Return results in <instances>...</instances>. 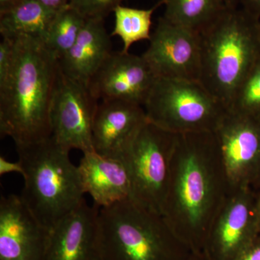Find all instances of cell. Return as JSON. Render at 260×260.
Segmentation results:
<instances>
[{"mask_svg":"<svg viewBox=\"0 0 260 260\" xmlns=\"http://www.w3.org/2000/svg\"><path fill=\"white\" fill-rule=\"evenodd\" d=\"M231 191L215 133L178 135L162 216L193 252H203L210 228Z\"/></svg>","mask_w":260,"mask_h":260,"instance_id":"cell-1","label":"cell"},{"mask_svg":"<svg viewBox=\"0 0 260 260\" xmlns=\"http://www.w3.org/2000/svg\"><path fill=\"white\" fill-rule=\"evenodd\" d=\"M14 40V64L9 78L0 85V134L15 147L51 136L50 111L59 60L40 39Z\"/></svg>","mask_w":260,"mask_h":260,"instance_id":"cell-2","label":"cell"},{"mask_svg":"<svg viewBox=\"0 0 260 260\" xmlns=\"http://www.w3.org/2000/svg\"><path fill=\"white\" fill-rule=\"evenodd\" d=\"M99 260H185L192 251L165 218L133 198L99 208Z\"/></svg>","mask_w":260,"mask_h":260,"instance_id":"cell-3","label":"cell"},{"mask_svg":"<svg viewBox=\"0 0 260 260\" xmlns=\"http://www.w3.org/2000/svg\"><path fill=\"white\" fill-rule=\"evenodd\" d=\"M202 85L229 107L260 56V19L242 7L227 8L200 34Z\"/></svg>","mask_w":260,"mask_h":260,"instance_id":"cell-4","label":"cell"},{"mask_svg":"<svg viewBox=\"0 0 260 260\" xmlns=\"http://www.w3.org/2000/svg\"><path fill=\"white\" fill-rule=\"evenodd\" d=\"M16 150L25 169L20 198L51 230L85 201L78 168L51 136Z\"/></svg>","mask_w":260,"mask_h":260,"instance_id":"cell-5","label":"cell"},{"mask_svg":"<svg viewBox=\"0 0 260 260\" xmlns=\"http://www.w3.org/2000/svg\"><path fill=\"white\" fill-rule=\"evenodd\" d=\"M144 108L148 121L177 135L214 133L227 112L198 80L157 78Z\"/></svg>","mask_w":260,"mask_h":260,"instance_id":"cell-6","label":"cell"},{"mask_svg":"<svg viewBox=\"0 0 260 260\" xmlns=\"http://www.w3.org/2000/svg\"><path fill=\"white\" fill-rule=\"evenodd\" d=\"M177 135L148 120L122 156L131 181L130 198L162 215Z\"/></svg>","mask_w":260,"mask_h":260,"instance_id":"cell-7","label":"cell"},{"mask_svg":"<svg viewBox=\"0 0 260 260\" xmlns=\"http://www.w3.org/2000/svg\"><path fill=\"white\" fill-rule=\"evenodd\" d=\"M98 104L88 87L65 75L59 66L50 111L51 137L58 145L68 151H94L93 125Z\"/></svg>","mask_w":260,"mask_h":260,"instance_id":"cell-8","label":"cell"},{"mask_svg":"<svg viewBox=\"0 0 260 260\" xmlns=\"http://www.w3.org/2000/svg\"><path fill=\"white\" fill-rule=\"evenodd\" d=\"M259 235L255 191L232 190L210 228L203 252L209 260H236Z\"/></svg>","mask_w":260,"mask_h":260,"instance_id":"cell-9","label":"cell"},{"mask_svg":"<svg viewBox=\"0 0 260 260\" xmlns=\"http://www.w3.org/2000/svg\"><path fill=\"white\" fill-rule=\"evenodd\" d=\"M214 133L232 190L251 187L260 172V120L228 109Z\"/></svg>","mask_w":260,"mask_h":260,"instance_id":"cell-10","label":"cell"},{"mask_svg":"<svg viewBox=\"0 0 260 260\" xmlns=\"http://www.w3.org/2000/svg\"><path fill=\"white\" fill-rule=\"evenodd\" d=\"M143 57L157 78L200 80L201 44L198 32L164 17L152 32Z\"/></svg>","mask_w":260,"mask_h":260,"instance_id":"cell-11","label":"cell"},{"mask_svg":"<svg viewBox=\"0 0 260 260\" xmlns=\"http://www.w3.org/2000/svg\"><path fill=\"white\" fill-rule=\"evenodd\" d=\"M157 76L143 56L112 52L88 84L98 101L119 100L144 107Z\"/></svg>","mask_w":260,"mask_h":260,"instance_id":"cell-12","label":"cell"},{"mask_svg":"<svg viewBox=\"0 0 260 260\" xmlns=\"http://www.w3.org/2000/svg\"><path fill=\"white\" fill-rule=\"evenodd\" d=\"M49 237L20 195L1 197L0 260H44Z\"/></svg>","mask_w":260,"mask_h":260,"instance_id":"cell-13","label":"cell"},{"mask_svg":"<svg viewBox=\"0 0 260 260\" xmlns=\"http://www.w3.org/2000/svg\"><path fill=\"white\" fill-rule=\"evenodd\" d=\"M147 121L143 106L124 101H101L93 121L94 151L122 159L126 148Z\"/></svg>","mask_w":260,"mask_h":260,"instance_id":"cell-14","label":"cell"},{"mask_svg":"<svg viewBox=\"0 0 260 260\" xmlns=\"http://www.w3.org/2000/svg\"><path fill=\"white\" fill-rule=\"evenodd\" d=\"M99 208L84 202L50 230L44 260H99L97 220Z\"/></svg>","mask_w":260,"mask_h":260,"instance_id":"cell-15","label":"cell"},{"mask_svg":"<svg viewBox=\"0 0 260 260\" xmlns=\"http://www.w3.org/2000/svg\"><path fill=\"white\" fill-rule=\"evenodd\" d=\"M78 168L84 192L90 195L99 208L131 197V181L123 159L86 152Z\"/></svg>","mask_w":260,"mask_h":260,"instance_id":"cell-16","label":"cell"},{"mask_svg":"<svg viewBox=\"0 0 260 260\" xmlns=\"http://www.w3.org/2000/svg\"><path fill=\"white\" fill-rule=\"evenodd\" d=\"M112 52L104 19H86L74 45L59 61V66L65 75L88 87Z\"/></svg>","mask_w":260,"mask_h":260,"instance_id":"cell-17","label":"cell"},{"mask_svg":"<svg viewBox=\"0 0 260 260\" xmlns=\"http://www.w3.org/2000/svg\"><path fill=\"white\" fill-rule=\"evenodd\" d=\"M56 13L37 0H19L0 8V34L7 39L30 37L44 42Z\"/></svg>","mask_w":260,"mask_h":260,"instance_id":"cell-18","label":"cell"},{"mask_svg":"<svg viewBox=\"0 0 260 260\" xmlns=\"http://www.w3.org/2000/svg\"><path fill=\"white\" fill-rule=\"evenodd\" d=\"M164 18L202 34L227 9L223 0H164Z\"/></svg>","mask_w":260,"mask_h":260,"instance_id":"cell-19","label":"cell"},{"mask_svg":"<svg viewBox=\"0 0 260 260\" xmlns=\"http://www.w3.org/2000/svg\"><path fill=\"white\" fill-rule=\"evenodd\" d=\"M164 4L160 0L150 9H137L127 7H116L114 10L115 24L112 32V37L120 38L123 43V52H129L135 43L150 41L151 38L152 15L155 10Z\"/></svg>","mask_w":260,"mask_h":260,"instance_id":"cell-20","label":"cell"},{"mask_svg":"<svg viewBox=\"0 0 260 260\" xmlns=\"http://www.w3.org/2000/svg\"><path fill=\"white\" fill-rule=\"evenodd\" d=\"M86 19L70 5L56 13L44 43L58 60L74 45Z\"/></svg>","mask_w":260,"mask_h":260,"instance_id":"cell-21","label":"cell"},{"mask_svg":"<svg viewBox=\"0 0 260 260\" xmlns=\"http://www.w3.org/2000/svg\"><path fill=\"white\" fill-rule=\"evenodd\" d=\"M228 109L260 120V56L237 88Z\"/></svg>","mask_w":260,"mask_h":260,"instance_id":"cell-22","label":"cell"},{"mask_svg":"<svg viewBox=\"0 0 260 260\" xmlns=\"http://www.w3.org/2000/svg\"><path fill=\"white\" fill-rule=\"evenodd\" d=\"M124 0H70V5L85 19H104Z\"/></svg>","mask_w":260,"mask_h":260,"instance_id":"cell-23","label":"cell"},{"mask_svg":"<svg viewBox=\"0 0 260 260\" xmlns=\"http://www.w3.org/2000/svg\"><path fill=\"white\" fill-rule=\"evenodd\" d=\"M14 64V40L3 38L0 43V85L9 78Z\"/></svg>","mask_w":260,"mask_h":260,"instance_id":"cell-24","label":"cell"},{"mask_svg":"<svg viewBox=\"0 0 260 260\" xmlns=\"http://www.w3.org/2000/svg\"><path fill=\"white\" fill-rule=\"evenodd\" d=\"M10 173H18L24 177L25 169L21 161L11 162L6 160L3 155L0 156V175L10 174Z\"/></svg>","mask_w":260,"mask_h":260,"instance_id":"cell-25","label":"cell"},{"mask_svg":"<svg viewBox=\"0 0 260 260\" xmlns=\"http://www.w3.org/2000/svg\"><path fill=\"white\" fill-rule=\"evenodd\" d=\"M236 260H260V235Z\"/></svg>","mask_w":260,"mask_h":260,"instance_id":"cell-26","label":"cell"},{"mask_svg":"<svg viewBox=\"0 0 260 260\" xmlns=\"http://www.w3.org/2000/svg\"><path fill=\"white\" fill-rule=\"evenodd\" d=\"M242 8L260 19V0H240Z\"/></svg>","mask_w":260,"mask_h":260,"instance_id":"cell-27","label":"cell"},{"mask_svg":"<svg viewBox=\"0 0 260 260\" xmlns=\"http://www.w3.org/2000/svg\"><path fill=\"white\" fill-rule=\"evenodd\" d=\"M38 2L52 11L58 12L68 6L70 0H37Z\"/></svg>","mask_w":260,"mask_h":260,"instance_id":"cell-28","label":"cell"},{"mask_svg":"<svg viewBox=\"0 0 260 260\" xmlns=\"http://www.w3.org/2000/svg\"><path fill=\"white\" fill-rule=\"evenodd\" d=\"M185 260H209L204 252H191Z\"/></svg>","mask_w":260,"mask_h":260,"instance_id":"cell-29","label":"cell"},{"mask_svg":"<svg viewBox=\"0 0 260 260\" xmlns=\"http://www.w3.org/2000/svg\"><path fill=\"white\" fill-rule=\"evenodd\" d=\"M255 194L256 215H257L258 225H259L260 235V190L255 191Z\"/></svg>","mask_w":260,"mask_h":260,"instance_id":"cell-30","label":"cell"},{"mask_svg":"<svg viewBox=\"0 0 260 260\" xmlns=\"http://www.w3.org/2000/svg\"><path fill=\"white\" fill-rule=\"evenodd\" d=\"M227 8H236L240 5V0H223Z\"/></svg>","mask_w":260,"mask_h":260,"instance_id":"cell-31","label":"cell"},{"mask_svg":"<svg viewBox=\"0 0 260 260\" xmlns=\"http://www.w3.org/2000/svg\"><path fill=\"white\" fill-rule=\"evenodd\" d=\"M251 188L254 189V191L260 190V172L258 174L257 177L254 179V182L251 184Z\"/></svg>","mask_w":260,"mask_h":260,"instance_id":"cell-32","label":"cell"},{"mask_svg":"<svg viewBox=\"0 0 260 260\" xmlns=\"http://www.w3.org/2000/svg\"><path fill=\"white\" fill-rule=\"evenodd\" d=\"M19 0H0V8H5Z\"/></svg>","mask_w":260,"mask_h":260,"instance_id":"cell-33","label":"cell"}]
</instances>
